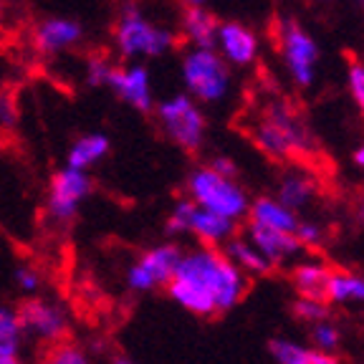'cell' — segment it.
<instances>
[{"label":"cell","mask_w":364,"mask_h":364,"mask_svg":"<svg viewBox=\"0 0 364 364\" xmlns=\"http://www.w3.org/2000/svg\"><path fill=\"white\" fill-rule=\"evenodd\" d=\"M248 291V276L215 245L182 250L175 276L167 284L170 299L195 316H215L235 309Z\"/></svg>","instance_id":"1"},{"label":"cell","mask_w":364,"mask_h":364,"mask_svg":"<svg viewBox=\"0 0 364 364\" xmlns=\"http://www.w3.org/2000/svg\"><path fill=\"white\" fill-rule=\"evenodd\" d=\"M175 21L159 16L144 0L124 3L114 23V51L119 61H154L175 51L177 28Z\"/></svg>","instance_id":"2"},{"label":"cell","mask_w":364,"mask_h":364,"mask_svg":"<svg viewBox=\"0 0 364 364\" xmlns=\"http://www.w3.org/2000/svg\"><path fill=\"white\" fill-rule=\"evenodd\" d=\"M250 139L266 157L279 159V162L309 157L316 149L309 127L284 99H268L258 109L256 119L250 124Z\"/></svg>","instance_id":"3"},{"label":"cell","mask_w":364,"mask_h":364,"mask_svg":"<svg viewBox=\"0 0 364 364\" xmlns=\"http://www.w3.org/2000/svg\"><path fill=\"white\" fill-rule=\"evenodd\" d=\"M180 81L185 94L200 107H220L230 99L235 86L233 68L215 48L188 46L180 56Z\"/></svg>","instance_id":"4"},{"label":"cell","mask_w":364,"mask_h":364,"mask_svg":"<svg viewBox=\"0 0 364 364\" xmlns=\"http://www.w3.org/2000/svg\"><path fill=\"white\" fill-rule=\"evenodd\" d=\"M185 198H190L203 210H213L235 223L243 220L250 208V195L238 182V177L220 175L208 162L188 172Z\"/></svg>","instance_id":"5"},{"label":"cell","mask_w":364,"mask_h":364,"mask_svg":"<svg viewBox=\"0 0 364 364\" xmlns=\"http://www.w3.org/2000/svg\"><path fill=\"white\" fill-rule=\"evenodd\" d=\"M276 51L289 81L296 89H311L318 76L321 48L311 31L294 16H284L276 23Z\"/></svg>","instance_id":"6"},{"label":"cell","mask_w":364,"mask_h":364,"mask_svg":"<svg viewBox=\"0 0 364 364\" xmlns=\"http://www.w3.org/2000/svg\"><path fill=\"white\" fill-rule=\"evenodd\" d=\"M154 119H157L159 132L170 139L182 152H198L208 139V117L205 109L188 97L185 91L170 94L165 99L154 102Z\"/></svg>","instance_id":"7"},{"label":"cell","mask_w":364,"mask_h":364,"mask_svg":"<svg viewBox=\"0 0 364 364\" xmlns=\"http://www.w3.org/2000/svg\"><path fill=\"white\" fill-rule=\"evenodd\" d=\"M94 193V180L86 170L63 165L48 180L46 190V218L56 225H71L81 205Z\"/></svg>","instance_id":"8"},{"label":"cell","mask_w":364,"mask_h":364,"mask_svg":"<svg viewBox=\"0 0 364 364\" xmlns=\"http://www.w3.org/2000/svg\"><path fill=\"white\" fill-rule=\"evenodd\" d=\"M18 309V318H21L23 334L26 339H33L38 344H56L63 341L68 334V314L63 306H58L51 299L43 296H26Z\"/></svg>","instance_id":"9"},{"label":"cell","mask_w":364,"mask_h":364,"mask_svg":"<svg viewBox=\"0 0 364 364\" xmlns=\"http://www.w3.org/2000/svg\"><path fill=\"white\" fill-rule=\"evenodd\" d=\"M182 248L177 243H159L147 248L127 271L129 291H134V294H152V291L167 286L172 276H175Z\"/></svg>","instance_id":"10"},{"label":"cell","mask_w":364,"mask_h":364,"mask_svg":"<svg viewBox=\"0 0 364 364\" xmlns=\"http://www.w3.org/2000/svg\"><path fill=\"white\" fill-rule=\"evenodd\" d=\"M107 89L122 104L139 114H152L154 109V84L152 71L144 61H119L114 63L107 76Z\"/></svg>","instance_id":"11"},{"label":"cell","mask_w":364,"mask_h":364,"mask_svg":"<svg viewBox=\"0 0 364 364\" xmlns=\"http://www.w3.org/2000/svg\"><path fill=\"white\" fill-rule=\"evenodd\" d=\"M215 51L233 68H250L261 56V36L243 21H220Z\"/></svg>","instance_id":"12"},{"label":"cell","mask_w":364,"mask_h":364,"mask_svg":"<svg viewBox=\"0 0 364 364\" xmlns=\"http://www.w3.org/2000/svg\"><path fill=\"white\" fill-rule=\"evenodd\" d=\"M81 41H84V26L66 16H48L36 23L33 28V48L46 58L74 51L81 46Z\"/></svg>","instance_id":"13"},{"label":"cell","mask_w":364,"mask_h":364,"mask_svg":"<svg viewBox=\"0 0 364 364\" xmlns=\"http://www.w3.org/2000/svg\"><path fill=\"white\" fill-rule=\"evenodd\" d=\"M245 238L271 261L273 268L294 263L296 258H301L306 253V248L301 245V240L296 238V233H286V230H276V228H263L256 225V223H248Z\"/></svg>","instance_id":"14"},{"label":"cell","mask_w":364,"mask_h":364,"mask_svg":"<svg viewBox=\"0 0 364 364\" xmlns=\"http://www.w3.org/2000/svg\"><path fill=\"white\" fill-rule=\"evenodd\" d=\"M220 18L208 6H188L177 11V38L195 48H215V36Z\"/></svg>","instance_id":"15"},{"label":"cell","mask_w":364,"mask_h":364,"mask_svg":"<svg viewBox=\"0 0 364 364\" xmlns=\"http://www.w3.org/2000/svg\"><path fill=\"white\" fill-rule=\"evenodd\" d=\"M316 195H318V180L309 170H304V167H289L279 177V185H276V198L296 213H301L304 208H309L316 200Z\"/></svg>","instance_id":"16"},{"label":"cell","mask_w":364,"mask_h":364,"mask_svg":"<svg viewBox=\"0 0 364 364\" xmlns=\"http://www.w3.org/2000/svg\"><path fill=\"white\" fill-rule=\"evenodd\" d=\"M248 223H256L263 228H276V230H286V233H294L296 225H299V213L286 208L276 195H261V198L250 200L248 208Z\"/></svg>","instance_id":"17"},{"label":"cell","mask_w":364,"mask_h":364,"mask_svg":"<svg viewBox=\"0 0 364 364\" xmlns=\"http://www.w3.org/2000/svg\"><path fill=\"white\" fill-rule=\"evenodd\" d=\"M235 233H238V223L235 220H230V218H225V215H218V213H213V210H203V208L195 205L193 223H190V235H195L198 243L220 248V245L233 238Z\"/></svg>","instance_id":"18"},{"label":"cell","mask_w":364,"mask_h":364,"mask_svg":"<svg viewBox=\"0 0 364 364\" xmlns=\"http://www.w3.org/2000/svg\"><path fill=\"white\" fill-rule=\"evenodd\" d=\"M268 352L276 364H339L334 352H321L289 336H273L268 341Z\"/></svg>","instance_id":"19"},{"label":"cell","mask_w":364,"mask_h":364,"mask_svg":"<svg viewBox=\"0 0 364 364\" xmlns=\"http://www.w3.org/2000/svg\"><path fill=\"white\" fill-rule=\"evenodd\" d=\"M109 152H112L109 134H104V132H86V134L76 136L74 142H71V147L66 152V165L91 172Z\"/></svg>","instance_id":"20"},{"label":"cell","mask_w":364,"mask_h":364,"mask_svg":"<svg viewBox=\"0 0 364 364\" xmlns=\"http://www.w3.org/2000/svg\"><path fill=\"white\" fill-rule=\"evenodd\" d=\"M220 248H223V253H225V256L230 258L245 276H248V279H258V276H266V273L273 271L271 261H268V258L263 256L261 250L250 243L245 235H233V238L225 240Z\"/></svg>","instance_id":"21"},{"label":"cell","mask_w":364,"mask_h":364,"mask_svg":"<svg viewBox=\"0 0 364 364\" xmlns=\"http://www.w3.org/2000/svg\"><path fill=\"white\" fill-rule=\"evenodd\" d=\"M331 268L321 261H299L291 273V284L296 294L304 299H318L326 301V284H329Z\"/></svg>","instance_id":"22"},{"label":"cell","mask_w":364,"mask_h":364,"mask_svg":"<svg viewBox=\"0 0 364 364\" xmlns=\"http://www.w3.org/2000/svg\"><path fill=\"white\" fill-rule=\"evenodd\" d=\"M326 301L334 306L364 304V276L354 271H331L326 284Z\"/></svg>","instance_id":"23"},{"label":"cell","mask_w":364,"mask_h":364,"mask_svg":"<svg viewBox=\"0 0 364 364\" xmlns=\"http://www.w3.org/2000/svg\"><path fill=\"white\" fill-rule=\"evenodd\" d=\"M23 326L18 318V309L0 304V357H18L23 347Z\"/></svg>","instance_id":"24"},{"label":"cell","mask_w":364,"mask_h":364,"mask_svg":"<svg viewBox=\"0 0 364 364\" xmlns=\"http://www.w3.org/2000/svg\"><path fill=\"white\" fill-rule=\"evenodd\" d=\"M43 364H94L91 354L74 341H56L51 344L48 354L43 357Z\"/></svg>","instance_id":"25"},{"label":"cell","mask_w":364,"mask_h":364,"mask_svg":"<svg viewBox=\"0 0 364 364\" xmlns=\"http://www.w3.org/2000/svg\"><path fill=\"white\" fill-rule=\"evenodd\" d=\"M193 213H195V203L190 198H182L180 203H175V208L170 210L165 223L167 235H188L190 233V223H193Z\"/></svg>","instance_id":"26"},{"label":"cell","mask_w":364,"mask_h":364,"mask_svg":"<svg viewBox=\"0 0 364 364\" xmlns=\"http://www.w3.org/2000/svg\"><path fill=\"white\" fill-rule=\"evenodd\" d=\"M291 311H294V316L299 318V321H304V324H316V321H324V318H329V301H318V299H304V296H299L294 301V306H291Z\"/></svg>","instance_id":"27"},{"label":"cell","mask_w":364,"mask_h":364,"mask_svg":"<svg viewBox=\"0 0 364 364\" xmlns=\"http://www.w3.org/2000/svg\"><path fill=\"white\" fill-rule=\"evenodd\" d=\"M339 344H341V331H339V326H336V324H331L329 318L311 324V347L314 349L336 354Z\"/></svg>","instance_id":"28"},{"label":"cell","mask_w":364,"mask_h":364,"mask_svg":"<svg viewBox=\"0 0 364 364\" xmlns=\"http://www.w3.org/2000/svg\"><path fill=\"white\" fill-rule=\"evenodd\" d=\"M114 63L109 61L107 56H102V53H94V56L86 58V66H84V79L86 84L91 86V89H102V86H107V76L109 71H112Z\"/></svg>","instance_id":"29"},{"label":"cell","mask_w":364,"mask_h":364,"mask_svg":"<svg viewBox=\"0 0 364 364\" xmlns=\"http://www.w3.org/2000/svg\"><path fill=\"white\" fill-rule=\"evenodd\" d=\"M13 284L23 296H36L41 291V284H43V276L33 266H18L13 271Z\"/></svg>","instance_id":"30"},{"label":"cell","mask_w":364,"mask_h":364,"mask_svg":"<svg viewBox=\"0 0 364 364\" xmlns=\"http://www.w3.org/2000/svg\"><path fill=\"white\" fill-rule=\"evenodd\" d=\"M347 89L354 107L364 117V63L362 61H352L347 66Z\"/></svg>","instance_id":"31"},{"label":"cell","mask_w":364,"mask_h":364,"mask_svg":"<svg viewBox=\"0 0 364 364\" xmlns=\"http://www.w3.org/2000/svg\"><path fill=\"white\" fill-rule=\"evenodd\" d=\"M296 238L301 240V245L304 248H318V245L324 243V238H326V230H324V225L321 223H316V220H299V225H296Z\"/></svg>","instance_id":"32"},{"label":"cell","mask_w":364,"mask_h":364,"mask_svg":"<svg viewBox=\"0 0 364 364\" xmlns=\"http://www.w3.org/2000/svg\"><path fill=\"white\" fill-rule=\"evenodd\" d=\"M18 122V109L8 94H0V129H13Z\"/></svg>","instance_id":"33"},{"label":"cell","mask_w":364,"mask_h":364,"mask_svg":"<svg viewBox=\"0 0 364 364\" xmlns=\"http://www.w3.org/2000/svg\"><path fill=\"white\" fill-rule=\"evenodd\" d=\"M208 165H210L215 172H220V175L238 177V165H235L233 157H228V154H213V157L208 159Z\"/></svg>","instance_id":"34"},{"label":"cell","mask_w":364,"mask_h":364,"mask_svg":"<svg viewBox=\"0 0 364 364\" xmlns=\"http://www.w3.org/2000/svg\"><path fill=\"white\" fill-rule=\"evenodd\" d=\"M352 162H354V167H357V170H362V172H364V142L359 144L357 149H354V154H352Z\"/></svg>","instance_id":"35"},{"label":"cell","mask_w":364,"mask_h":364,"mask_svg":"<svg viewBox=\"0 0 364 364\" xmlns=\"http://www.w3.org/2000/svg\"><path fill=\"white\" fill-rule=\"evenodd\" d=\"M177 8H188V6H208L210 0H172Z\"/></svg>","instance_id":"36"},{"label":"cell","mask_w":364,"mask_h":364,"mask_svg":"<svg viewBox=\"0 0 364 364\" xmlns=\"http://www.w3.org/2000/svg\"><path fill=\"white\" fill-rule=\"evenodd\" d=\"M354 218H357V220L364 225V195H362V198H359V203L354 205Z\"/></svg>","instance_id":"37"},{"label":"cell","mask_w":364,"mask_h":364,"mask_svg":"<svg viewBox=\"0 0 364 364\" xmlns=\"http://www.w3.org/2000/svg\"><path fill=\"white\" fill-rule=\"evenodd\" d=\"M0 364H23L21 354H18V357H0Z\"/></svg>","instance_id":"38"},{"label":"cell","mask_w":364,"mask_h":364,"mask_svg":"<svg viewBox=\"0 0 364 364\" xmlns=\"http://www.w3.org/2000/svg\"><path fill=\"white\" fill-rule=\"evenodd\" d=\"M112 364H136V362H132L129 357H114Z\"/></svg>","instance_id":"39"},{"label":"cell","mask_w":364,"mask_h":364,"mask_svg":"<svg viewBox=\"0 0 364 364\" xmlns=\"http://www.w3.org/2000/svg\"><path fill=\"white\" fill-rule=\"evenodd\" d=\"M354 3H357V6H362V8H364V0H354Z\"/></svg>","instance_id":"40"},{"label":"cell","mask_w":364,"mask_h":364,"mask_svg":"<svg viewBox=\"0 0 364 364\" xmlns=\"http://www.w3.org/2000/svg\"><path fill=\"white\" fill-rule=\"evenodd\" d=\"M362 63H364V56H362Z\"/></svg>","instance_id":"41"}]
</instances>
